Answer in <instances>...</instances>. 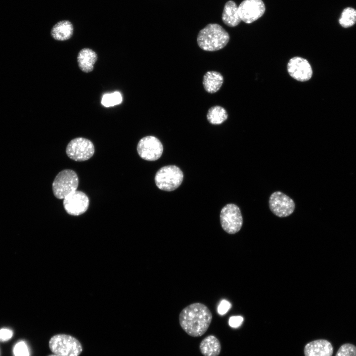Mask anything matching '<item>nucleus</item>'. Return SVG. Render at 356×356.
Masks as SVG:
<instances>
[{"instance_id": "4be33fe9", "label": "nucleus", "mask_w": 356, "mask_h": 356, "mask_svg": "<svg viewBox=\"0 0 356 356\" xmlns=\"http://www.w3.org/2000/svg\"><path fill=\"white\" fill-rule=\"evenodd\" d=\"M335 356H356V347L352 344H344L339 348Z\"/></svg>"}, {"instance_id": "a878e982", "label": "nucleus", "mask_w": 356, "mask_h": 356, "mask_svg": "<svg viewBox=\"0 0 356 356\" xmlns=\"http://www.w3.org/2000/svg\"><path fill=\"white\" fill-rule=\"evenodd\" d=\"M243 321L241 316H232L229 319V325L232 328H237L241 325Z\"/></svg>"}, {"instance_id": "f03ea898", "label": "nucleus", "mask_w": 356, "mask_h": 356, "mask_svg": "<svg viewBox=\"0 0 356 356\" xmlns=\"http://www.w3.org/2000/svg\"><path fill=\"white\" fill-rule=\"evenodd\" d=\"M229 38L228 33L220 25L210 23L199 31L197 42L203 50L215 51L223 48Z\"/></svg>"}, {"instance_id": "f8f14e48", "label": "nucleus", "mask_w": 356, "mask_h": 356, "mask_svg": "<svg viewBox=\"0 0 356 356\" xmlns=\"http://www.w3.org/2000/svg\"><path fill=\"white\" fill-rule=\"evenodd\" d=\"M287 71L293 78L300 82L309 80L312 75V70L308 61L299 56L290 59L287 64Z\"/></svg>"}, {"instance_id": "ddd939ff", "label": "nucleus", "mask_w": 356, "mask_h": 356, "mask_svg": "<svg viewBox=\"0 0 356 356\" xmlns=\"http://www.w3.org/2000/svg\"><path fill=\"white\" fill-rule=\"evenodd\" d=\"M304 352L305 356H332L333 348L328 341L318 339L307 343Z\"/></svg>"}, {"instance_id": "bb28decb", "label": "nucleus", "mask_w": 356, "mask_h": 356, "mask_svg": "<svg viewBox=\"0 0 356 356\" xmlns=\"http://www.w3.org/2000/svg\"><path fill=\"white\" fill-rule=\"evenodd\" d=\"M47 356H60L53 354L49 355Z\"/></svg>"}, {"instance_id": "9b49d317", "label": "nucleus", "mask_w": 356, "mask_h": 356, "mask_svg": "<svg viewBox=\"0 0 356 356\" xmlns=\"http://www.w3.org/2000/svg\"><path fill=\"white\" fill-rule=\"evenodd\" d=\"M241 21L250 24L263 16L266 7L262 0H244L238 7Z\"/></svg>"}, {"instance_id": "0eeeda50", "label": "nucleus", "mask_w": 356, "mask_h": 356, "mask_svg": "<svg viewBox=\"0 0 356 356\" xmlns=\"http://www.w3.org/2000/svg\"><path fill=\"white\" fill-rule=\"evenodd\" d=\"M66 153L70 159L75 161H85L93 155L94 146L89 139L77 137L71 140L68 144Z\"/></svg>"}, {"instance_id": "a211bd4d", "label": "nucleus", "mask_w": 356, "mask_h": 356, "mask_svg": "<svg viewBox=\"0 0 356 356\" xmlns=\"http://www.w3.org/2000/svg\"><path fill=\"white\" fill-rule=\"evenodd\" d=\"M222 20L225 25L232 27L237 26L241 21L238 7L234 1L229 0L225 3L222 14Z\"/></svg>"}, {"instance_id": "39448f33", "label": "nucleus", "mask_w": 356, "mask_h": 356, "mask_svg": "<svg viewBox=\"0 0 356 356\" xmlns=\"http://www.w3.org/2000/svg\"><path fill=\"white\" fill-rule=\"evenodd\" d=\"M79 185V178L75 171L65 169L60 171L52 183V191L57 199H64L70 193L76 191Z\"/></svg>"}, {"instance_id": "6e6552de", "label": "nucleus", "mask_w": 356, "mask_h": 356, "mask_svg": "<svg viewBox=\"0 0 356 356\" xmlns=\"http://www.w3.org/2000/svg\"><path fill=\"white\" fill-rule=\"evenodd\" d=\"M163 147L158 138L154 136H146L140 139L137 145L139 156L147 161H155L162 155Z\"/></svg>"}, {"instance_id": "dca6fc26", "label": "nucleus", "mask_w": 356, "mask_h": 356, "mask_svg": "<svg viewBox=\"0 0 356 356\" xmlns=\"http://www.w3.org/2000/svg\"><path fill=\"white\" fill-rule=\"evenodd\" d=\"M74 27L69 20H62L56 23L51 30L52 37L57 41H66L73 35Z\"/></svg>"}, {"instance_id": "412c9836", "label": "nucleus", "mask_w": 356, "mask_h": 356, "mask_svg": "<svg viewBox=\"0 0 356 356\" xmlns=\"http://www.w3.org/2000/svg\"><path fill=\"white\" fill-rule=\"evenodd\" d=\"M123 100L122 94L119 91L104 94L101 99V104L105 107H109L121 103Z\"/></svg>"}, {"instance_id": "1a4fd4ad", "label": "nucleus", "mask_w": 356, "mask_h": 356, "mask_svg": "<svg viewBox=\"0 0 356 356\" xmlns=\"http://www.w3.org/2000/svg\"><path fill=\"white\" fill-rule=\"evenodd\" d=\"M269 207L273 214L282 218L293 213L295 204L293 199L285 194L281 191H275L269 197Z\"/></svg>"}, {"instance_id": "5701e85b", "label": "nucleus", "mask_w": 356, "mask_h": 356, "mask_svg": "<svg viewBox=\"0 0 356 356\" xmlns=\"http://www.w3.org/2000/svg\"><path fill=\"white\" fill-rule=\"evenodd\" d=\"M13 354L14 356H29V350L25 342L20 341L15 344Z\"/></svg>"}, {"instance_id": "f257e3e1", "label": "nucleus", "mask_w": 356, "mask_h": 356, "mask_svg": "<svg viewBox=\"0 0 356 356\" xmlns=\"http://www.w3.org/2000/svg\"><path fill=\"white\" fill-rule=\"evenodd\" d=\"M212 320V314L205 305L191 304L184 308L179 315L181 328L189 336L197 337L204 335Z\"/></svg>"}, {"instance_id": "423d86ee", "label": "nucleus", "mask_w": 356, "mask_h": 356, "mask_svg": "<svg viewBox=\"0 0 356 356\" xmlns=\"http://www.w3.org/2000/svg\"><path fill=\"white\" fill-rule=\"evenodd\" d=\"M220 222L222 229L227 233L232 234L238 232L243 224L239 207L232 203L224 206L221 211Z\"/></svg>"}, {"instance_id": "aec40b11", "label": "nucleus", "mask_w": 356, "mask_h": 356, "mask_svg": "<svg viewBox=\"0 0 356 356\" xmlns=\"http://www.w3.org/2000/svg\"><path fill=\"white\" fill-rule=\"evenodd\" d=\"M339 22L344 28L353 26L356 23V10L352 7L345 8L341 13Z\"/></svg>"}, {"instance_id": "6ab92c4d", "label": "nucleus", "mask_w": 356, "mask_h": 356, "mask_svg": "<svg viewBox=\"0 0 356 356\" xmlns=\"http://www.w3.org/2000/svg\"><path fill=\"white\" fill-rule=\"evenodd\" d=\"M228 117L226 110L219 105L210 108L207 114L208 122L213 125H220L224 122Z\"/></svg>"}, {"instance_id": "f3484780", "label": "nucleus", "mask_w": 356, "mask_h": 356, "mask_svg": "<svg viewBox=\"0 0 356 356\" xmlns=\"http://www.w3.org/2000/svg\"><path fill=\"white\" fill-rule=\"evenodd\" d=\"M223 82V78L219 72L209 71L206 72L203 78V85L205 90L209 93L218 91Z\"/></svg>"}, {"instance_id": "20e7f679", "label": "nucleus", "mask_w": 356, "mask_h": 356, "mask_svg": "<svg viewBox=\"0 0 356 356\" xmlns=\"http://www.w3.org/2000/svg\"><path fill=\"white\" fill-rule=\"evenodd\" d=\"M183 178L182 171L175 165L162 167L156 173L155 182L161 190L171 191L175 190L181 184Z\"/></svg>"}, {"instance_id": "2eb2a0df", "label": "nucleus", "mask_w": 356, "mask_h": 356, "mask_svg": "<svg viewBox=\"0 0 356 356\" xmlns=\"http://www.w3.org/2000/svg\"><path fill=\"white\" fill-rule=\"evenodd\" d=\"M199 350L204 356H219L221 351V344L214 335H208L199 344Z\"/></svg>"}, {"instance_id": "b1692460", "label": "nucleus", "mask_w": 356, "mask_h": 356, "mask_svg": "<svg viewBox=\"0 0 356 356\" xmlns=\"http://www.w3.org/2000/svg\"><path fill=\"white\" fill-rule=\"evenodd\" d=\"M231 304L225 300H222L218 307V312L221 315L225 314L231 308Z\"/></svg>"}, {"instance_id": "7ed1b4c3", "label": "nucleus", "mask_w": 356, "mask_h": 356, "mask_svg": "<svg viewBox=\"0 0 356 356\" xmlns=\"http://www.w3.org/2000/svg\"><path fill=\"white\" fill-rule=\"evenodd\" d=\"M48 345L53 354L60 356H79L83 351L80 342L75 337L65 334L51 337Z\"/></svg>"}, {"instance_id": "4468645a", "label": "nucleus", "mask_w": 356, "mask_h": 356, "mask_svg": "<svg viewBox=\"0 0 356 356\" xmlns=\"http://www.w3.org/2000/svg\"><path fill=\"white\" fill-rule=\"evenodd\" d=\"M97 59L96 52L89 48L81 49L77 56V61L80 69L86 73L92 71Z\"/></svg>"}, {"instance_id": "9d476101", "label": "nucleus", "mask_w": 356, "mask_h": 356, "mask_svg": "<svg viewBox=\"0 0 356 356\" xmlns=\"http://www.w3.org/2000/svg\"><path fill=\"white\" fill-rule=\"evenodd\" d=\"M66 212L72 216H79L85 213L89 206L87 195L81 191H74L67 195L63 202Z\"/></svg>"}, {"instance_id": "393cba45", "label": "nucleus", "mask_w": 356, "mask_h": 356, "mask_svg": "<svg viewBox=\"0 0 356 356\" xmlns=\"http://www.w3.org/2000/svg\"><path fill=\"white\" fill-rule=\"evenodd\" d=\"M13 335V332L11 330L7 328H2L0 329V341L4 342L9 340Z\"/></svg>"}]
</instances>
